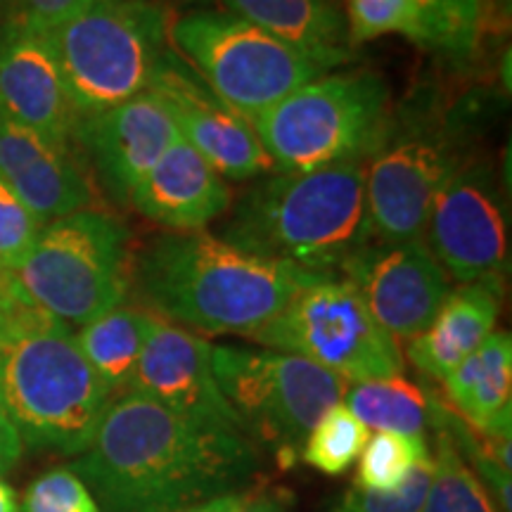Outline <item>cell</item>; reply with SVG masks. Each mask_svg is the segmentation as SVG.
Instances as JSON below:
<instances>
[{
    "mask_svg": "<svg viewBox=\"0 0 512 512\" xmlns=\"http://www.w3.org/2000/svg\"><path fill=\"white\" fill-rule=\"evenodd\" d=\"M72 470L102 512H174L245 491L259 475V456L242 434L126 392L105 408Z\"/></svg>",
    "mask_w": 512,
    "mask_h": 512,
    "instance_id": "cell-1",
    "label": "cell"
},
{
    "mask_svg": "<svg viewBox=\"0 0 512 512\" xmlns=\"http://www.w3.org/2000/svg\"><path fill=\"white\" fill-rule=\"evenodd\" d=\"M328 275L271 261L209 233L159 235L133 261L147 311L197 335L252 337L306 285Z\"/></svg>",
    "mask_w": 512,
    "mask_h": 512,
    "instance_id": "cell-2",
    "label": "cell"
},
{
    "mask_svg": "<svg viewBox=\"0 0 512 512\" xmlns=\"http://www.w3.org/2000/svg\"><path fill=\"white\" fill-rule=\"evenodd\" d=\"M110 401L74 330L0 275V406L24 448L81 456Z\"/></svg>",
    "mask_w": 512,
    "mask_h": 512,
    "instance_id": "cell-3",
    "label": "cell"
},
{
    "mask_svg": "<svg viewBox=\"0 0 512 512\" xmlns=\"http://www.w3.org/2000/svg\"><path fill=\"white\" fill-rule=\"evenodd\" d=\"M226 214L219 240L264 259L335 275L370 242L366 169L361 162H347L268 176L242 192Z\"/></svg>",
    "mask_w": 512,
    "mask_h": 512,
    "instance_id": "cell-4",
    "label": "cell"
},
{
    "mask_svg": "<svg viewBox=\"0 0 512 512\" xmlns=\"http://www.w3.org/2000/svg\"><path fill=\"white\" fill-rule=\"evenodd\" d=\"M280 174L361 162L389 133V88L373 72L320 74L252 121Z\"/></svg>",
    "mask_w": 512,
    "mask_h": 512,
    "instance_id": "cell-5",
    "label": "cell"
},
{
    "mask_svg": "<svg viewBox=\"0 0 512 512\" xmlns=\"http://www.w3.org/2000/svg\"><path fill=\"white\" fill-rule=\"evenodd\" d=\"M46 38L81 117L143 95L171 50L169 17L155 0H93Z\"/></svg>",
    "mask_w": 512,
    "mask_h": 512,
    "instance_id": "cell-6",
    "label": "cell"
},
{
    "mask_svg": "<svg viewBox=\"0 0 512 512\" xmlns=\"http://www.w3.org/2000/svg\"><path fill=\"white\" fill-rule=\"evenodd\" d=\"M10 278L38 309L81 328L126 304L133 290L128 230L105 209L74 211L43 226Z\"/></svg>",
    "mask_w": 512,
    "mask_h": 512,
    "instance_id": "cell-7",
    "label": "cell"
},
{
    "mask_svg": "<svg viewBox=\"0 0 512 512\" xmlns=\"http://www.w3.org/2000/svg\"><path fill=\"white\" fill-rule=\"evenodd\" d=\"M169 46L228 110L249 124L330 69L230 12L197 10L169 24Z\"/></svg>",
    "mask_w": 512,
    "mask_h": 512,
    "instance_id": "cell-8",
    "label": "cell"
},
{
    "mask_svg": "<svg viewBox=\"0 0 512 512\" xmlns=\"http://www.w3.org/2000/svg\"><path fill=\"white\" fill-rule=\"evenodd\" d=\"M211 368L223 399L252 444L290 467L320 415L342 403L349 382L302 356L233 344L211 347Z\"/></svg>",
    "mask_w": 512,
    "mask_h": 512,
    "instance_id": "cell-9",
    "label": "cell"
},
{
    "mask_svg": "<svg viewBox=\"0 0 512 512\" xmlns=\"http://www.w3.org/2000/svg\"><path fill=\"white\" fill-rule=\"evenodd\" d=\"M249 339L302 356L349 384L403 373L401 344L373 318L356 287L337 275L299 290Z\"/></svg>",
    "mask_w": 512,
    "mask_h": 512,
    "instance_id": "cell-10",
    "label": "cell"
},
{
    "mask_svg": "<svg viewBox=\"0 0 512 512\" xmlns=\"http://www.w3.org/2000/svg\"><path fill=\"white\" fill-rule=\"evenodd\" d=\"M463 164L444 133L389 128L366 171L368 238L377 242L422 240L434 197Z\"/></svg>",
    "mask_w": 512,
    "mask_h": 512,
    "instance_id": "cell-11",
    "label": "cell"
},
{
    "mask_svg": "<svg viewBox=\"0 0 512 512\" xmlns=\"http://www.w3.org/2000/svg\"><path fill=\"white\" fill-rule=\"evenodd\" d=\"M427 249L458 283H501L510 266L501 190L484 164H460L434 197Z\"/></svg>",
    "mask_w": 512,
    "mask_h": 512,
    "instance_id": "cell-12",
    "label": "cell"
},
{
    "mask_svg": "<svg viewBox=\"0 0 512 512\" xmlns=\"http://www.w3.org/2000/svg\"><path fill=\"white\" fill-rule=\"evenodd\" d=\"M339 271L396 342L418 337L451 292L446 271L422 240L366 242Z\"/></svg>",
    "mask_w": 512,
    "mask_h": 512,
    "instance_id": "cell-13",
    "label": "cell"
},
{
    "mask_svg": "<svg viewBox=\"0 0 512 512\" xmlns=\"http://www.w3.org/2000/svg\"><path fill=\"white\" fill-rule=\"evenodd\" d=\"M147 91L164 102L185 143L223 178L245 181L273 171L254 126L228 110L174 50L164 55Z\"/></svg>",
    "mask_w": 512,
    "mask_h": 512,
    "instance_id": "cell-14",
    "label": "cell"
},
{
    "mask_svg": "<svg viewBox=\"0 0 512 512\" xmlns=\"http://www.w3.org/2000/svg\"><path fill=\"white\" fill-rule=\"evenodd\" d=\"M211 347L197 332L157 316L128 392L162 403L197 425L242 434L214 377Z\"/></svg>",
    "mask_w": 512,
    "mask_h": 512,
    "instance_id": "cell-15",
    "label": "cell"
},
{
    "mask_svg": "<svg viewBox=\"0 0 512 512\" xmlns=\"http://www.w3.org/2000/svg\"><path fill=\"white\" fill-rule=\"evenodd\" d=\"M178 138L181 133L164 102L150 91L107 112L81 117L74 131L98 181L121 204H128L136 183Z\"/></svg>",
    "mask_w": 512,
    "mask_h": 512,
    "instance_id": "cell-16",
    "label": "cell"
},
{
    "mask_svg": "<svg viewBox=\"0 0 512 512\" xmlns=\"http://www.w3.org/2000/svg\"><path fill=\"white\" fill-rule=\"evenodd\" d=\"M0 117L69 145L79 126L46 34L15 27L0 43Z\"/></svg>",
    "mask_w": 512,
    "mask_h": 512,
    "instance_id": "cell-17",
    "label": "cell"
},
{
    "mask_svg": "<svg viewBox=\"0 0 512 512\" xmlns=\"http://www.w3.org/2000/svg\"><path fill=\"white\" fill-rule=\"evenodd\" d=\"M0 181L43 226L91 207L93 190L72 145L55 143L0 117Z\"/></svg>",
    "mask_w": 512,
    "mask_h": 512,
    "instance_id": "cell-18",
    "label": "cell"
},
{
    "mask_svg": "<svg viewBox=\"0 0 512 512\" xmlns=\"http://www.w3.org/2000/svg\"><path fill=\"white\" fill-rule=\"evenodd\" d=\"M128 204L159 226L197 233L226 216L233 195L226 178L178 138L136 183Z\"/></svg>",
    "mask_w": 512,
    "mask_h": 512,
    "instance_id": "cell-19",
    "label": "cell"
},
{
    "mask_svg": "<svg viewBox=\"0 0 512 512\" xmlns=\"http://www.w3.org/2000/svg\"><path fill=\"white\" fill-rule=\"evenodd\" d=\"M501 294V283H467L448 292L432 323L408 344L413 366L444 382L496 332Z\"/></svg>",
    "mask_w": 512,
    "mask_h": 512,
    "instance_id": "cell-20",
    "label": "cell"
},
{
    "mask_svg": "<svg viewBox=\"0 0 512 512\" xmlns=\"http://www.w3.org/2000/svg\"><path fill=\"white\" fill-rule=\"evenodd\" d=\"M446 399L475 432H501L512 425V339L496 330L475 354L444 380Z\"/></svg>",
    "mask_w": 512,
    "mask_h": 512,
    "instance_id": "cell-21",
    "label": "cell"
},
{
    "mask_svg": "<svg viewBox=\"0 0 512 512\" xmlns=\"http://www.w3.org/2000/svg\"><path fill=\"white\" fill-rule=\"evenodd\" d=\"M230 15L304 50L328 67L349 62L347 29L330 0H223Z\"/></svg>",
    "mask_w": 512,
    "mask_h": 512,
    "instance_id": "cell-22",
    "label": "cell"
},
{
    "mask_svg": "<svg viewBox=\"0 0 512 512\" xmlns=\"http://www.w3.org/2000/svg\"><path fill=\"white\" fill-rule=\"evenodd\" d=\"M155 318V313L143 306L121 304L74 332L81 354L86 356L88 366L100 377L112 399L131 389Z\"/></svg>",
    "mask_w": 512,
    "mask_h": 512,
    "instance_id": "cell-23",
    "label": "cell"
},
{
    "mask_svg": "<svg viewBox=\"0 0 512 512\" xmlns=\"http://www.w3.org/2000/svg\"><path fill=\"white\" fill-rule=\"evenodd\" d=\"M368 430L425 437L437 422L439 401L406 377H384L349 384L342 399Z\"/></svg>",
    "mask_w": 512,
    "mask_h": 512,
    "instance_id": "cell-24",
    "label": "cell"
},
{
    "mask_svg": "<svg viewBox=\"0 0 512 512\" xmlns=\"http://www.w3.org/2000/svg\"><path fill=\"white\" fill-rule=\"evenodd\" d=\"M434 430L437 441L432 453V482L422 512H501L494 496L486 491L482 479L460 456L456 441L439 422V408Z\"/></svg>",
    "mask_w": 512,
    "mask_h": 512,
    "instance_id": "cell-25",
    "label": "cell"
},
{
    "mask_svg": "<svg viewBox=\"0 0 512 512\" xmlns=\"http://www.w3.org/2000/svg\"><path fill=\"white\" fill-rule=\"evenodd\" d=\"M368 439V427L344 403H337L306 434L299 458L320 475L339 477L358 463Z\"/></svg>",
    "mask_w": 512,
    "mask_h": 512,
    "instance_id": "cell-26",
    "label": "cell"
},
{
    "mask_svg": "<svg viewBox=\"0 0 512 512\" xmlns=\"http://www.w3.org/2000/svg\"><path fill=\"white\" fill-rule=\"evenodd\" d=\"M425 437L375 432L358 458V486L370 491H394L406 482L420 460L430 456Z\"/></svg>",
    "mask_w": 512,
    "mask_h": 512,
    "instance_id": "cell-27",
    "label": "cell"
},
{
    "mask_svg": "<svg viewBox=\"0 0 512 512\" xmlns=\"http://www.w3.org/2000/svg\"><path fill=\"white\" fill-rule=\"evenodd\" d=\"M430 27V48L465 55L494 22L491 0H415Z\"/></svg>",
    "mask_w": 512,
    "mask_h": 512,
    "instance_id": "cell-28",
    "label": "cell"
},
{
    "mask_svg": "<svg viewBox=\"0 0 512 512\" xmlns=\"http://www.w3.org/2000/svg\"><path fill=\"white\" fill-rule=\"evenodd\" d=\"M347 17L349 43L401 34L420 46H430V27L415 0H347Z\"/></svg>",
    "mask_w": 512,
    "mask_h": 512,
    "instance_id": "cell-29",
    "label": "cell"
},
{
    "mask_svg": "<svg viewBox=\"0 0 512 512\" xmlns=\"http://www.w3.org/2000/svg\"><path fill=\"white\" fill-rule=\"evenodd\" d=\"M22 512H102L86 482L69 467L43 472L24 491Z\"/></svg>",
    "mask_w": 512,
    "mask_h": 512,
    "instance_id": "cell-30",
    "label": "cell"
},
{
    "mask_svg": "<svg viewBox=\"0 0 512 512\" xmlns=\"http://www.w3.org/2000/svg\"><path fill=\"white\" fill-rule=\"evenodd\" d=\"M432 482V453L415 465L399 489L370 491L354 484L330 512H422Z\"/></svg>",
    "mask_w": 512,
    "mask_h": 512,
    "instance_id": "cell-31",
    "label": "cell"
},
{
    "mask_svg": "<svg viewBox=\"0 0 512 512\" xmlns=\"http://www.w3.org/2000/svg\"><path fill=\"white\" fill-rule=\"evenodd\" d=\"M43 223L34 211L0 181V275H12L27 259L41 235Z\"/></svg>",
    "mask_w": 512,
    "mask_h": 512,
    "instance_id": "cell-32",
    "label": "cell"
},
{
    "mask_svg": "<svg viewBox=\"0 0 512 512\" xmlns=\"http://www.w3.org/2000/svg\"><path fill=\"white\" fill-rule=\"evenodd\" d=\"M91 3L93 0H10V12L19 29L48 34Z\"/></svg>",
    "mask_w": 512,
    "mask_h": 512,
    "instance_id": "cell-33",
    "label": "cell"
},
{
    "mask_svg": "<svg viewBox=\"0 0 512 512\" xmlns=\"http://www.w3.org/2000/svg\"><path fill=\"white\" fill-rule=\"evenodd\" d=\"M22 453H24L22 439H19L15 425L10 422L5 408L0 406V477H3L5 472H10L12 467L19 463Z\"/></svg>",
    "mask_w": 512,
    "mask_h": 512,
    "instance_id": "cell-34",
    "label": "cell"
},
{
    "mask_svg": "<svg viewBox=\"0 0 512 512\" xmlns=\"http://www.w3.org/2000/svg\"><path fill=\"white\" fill-rule=\"evenodd\" d=\"M292 501L283 489L249 491L247 501L238 512H290Z\"/></svg>",
    "mask_w": 512,
    "mask_h": 512,
    "instance_id": "cell-35",
    "label": "cell"
},
{
    "mask_svg": "<svg viewBox=\"0 0 512 512\" xmlns=\"http://www.w3.org/2000/svg\"><path fill=\"white\" fill-rule=\"evenodd\" d=\"M249 491H252V489L235 491V494L211 498V501L188 505V508H181V510H174V512H238L242 508V503L247 501Z\"/></svg>",
    "mask_w": 512,
    "mask_h": 512,
    "instance_id": "cell-36",
    "label": "cell"
},
{
    "mask_svg": "<svg viewBox=\"0 0 512 512\" xmlns=\"http://www.w3.org/2000/svg\"><path fill=\"white\" fill-rule=\"evenodd\" d=\"M0 512H19L15 489L3 477H0Z\"/></svg>",
    "mask_w": 512,
    "mask_h": 512,
    "instance_id": "cell-37",
    "label": "cell"
},
{
    "mask_svg": "<svg viewBox=\"0 0 512 512\" xmlns=\"http://www.w3.org/2000/svg\"><path fill=\"white\" fill-rule=\"evenodd\" d=\"M15 27H17V24L12 22L10 0H0V43H3V38L8 36Z\"/></svg>",
    "mask_w": 512,
    "mask_h": 512,
    "instance_id": "cell-38",
    "label": "cell"
}]
</instances>
